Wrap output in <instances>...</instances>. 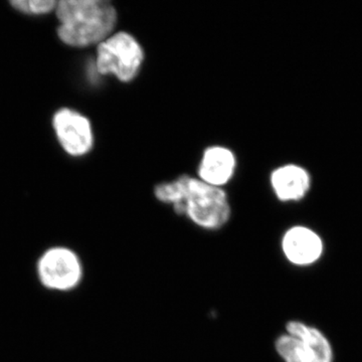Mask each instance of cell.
Here are the masks:
<instances>
[{
    "label": "cell",
    "mask_w": 362,
    "mask_h": 362,
    "mask_svg": "<svg viewBox=\"0 0 362 362\" xmlns=\"http://www.w3.org/2000/svg\"><path fill=\"white\" fill-rule=\"evenodd\" d=\"M154 195L159 202L171 204L176 214L187 216L204 230H220L232 214L225 190L189 175L160 183L154 188Z\"/></svg>",
    "instance_id": "cell-1"
},
{
    "label": "cell",
    "mask_w": 362,
    "mask_h": 362,
    "mask_svg": "<svg viewBox=\"0 0 362 362\" xmlns=\"http://www.w3.org/2000/svg\"><path fill=\"white\" fill-rule=\"evenodd\" d=\"M59 39L71 47L99 45L110 37L117 23V11L106 0H64L58 2Z\"/></svg>",
    "instance_id": "cell-2"
},
{
    "label": "cell",
    "mask_w": 362,
    "mask_h": 362,
    "mask_svg": "<svg viewBox=\"0 0 362 362\" xmlns=\"http://www.w3.org/2000/svg\"><path fill=\"white\" fill-rule=\"evenodd\" d=\"M35 277L40 289L49 294H70L78 289L85 278V266L77 250L68 245H54L35 259Z\"/></svg>",
    "instance_id": "cell-3"
},
{
    "label": "cell",
    "mask_w": 362,
    "mask_h": 362,
    "mask_svg": "<svg viewBox=\"0 0 362 362\" xmlns=\"http://www.w3.org/2000/svg\"><path fill=\"white\" fill-rule=\"evenodd\" d=\"M144 61V52L130 33L119 32L98 45L97 71L101 75L115 76L119 81L134 80Z\"/></svg>",
    "instance_id": "cell-4"
},
{
    "label": "cell",
    "mask_w": 362,
    "mask_h": 362,
    "mask_svg": "<svg viewBox=\"0 0 362 362\" xmlns=\"http://www.w3.org/2000/svg\"><path fill=\"white\" fill-rule=\"evenodd\" d=\"M54 127L59 143L71 156H84L92 148L94 138L90 121L78 112L70 109L57 112Z\"/></svg>",
    "instance_id": "cell-5"
},
{
    "label": "cell",
    "mask_w": 362,
    "mask_h": 362,
    "mask_svg": "<svg viewBox=\"0 0 362 362\" xmlns=\"http://www.w3.org/2000/svg\"><path fill=\"white\" fill-rule=\"evenodd\" d=\"M282 249L291 263L306 266L320 258L323 245L320 238L309 228L294 226L285 233Z\"/></svg>",
    "instance_id": "cell-6"
},
{
    "label": "cell",
    "mask_w": 362,
    "mask_h": 362,
    "mask_svg": "<svg viewBox=\"0 0 362 362\" xmlns=\"http://www.w3.org/2000/svg\"><path fill=\"white\" fill-rule=\"evenodd\" d=\"M235 165V154L230 149L223 146L209 147L199 164V178L213 187H223L232 180Z\"/></svg>",
    "instance_id": "cell-7"
},
{
    "label": "cell",
    "mask_w": 362,
    "mask_h": 362,
    "mask_svg": "<svg viewBox=\"0 0 362 362\" xmlns=\"http://www.w3.org/2000/svg\"><path fill=\"white\" fill-rule=\"evenodd\" d=\"M271 185L280 201H298L308 190V173L299 166H283L272 173Z\"/></svg>",
    "instance_id": "cell-8"
},
{
    "label": "cell",
    "mask_w": 362,
    "mask_h": 362,
    "mask_svg": "<svg viewBox=\"0 0 362 362\" xmlns=\"http://www.w3.org/2000/svg\"><path fill=\"white\" fill-rule=\"evenodd\" d=\"M286 329L288 334L298 338L304 343L305 346L310 352L312 361H332V350H331L329 342L320 331L297 321L288 323Z\"/></svg>",
    "instance_id": "cell-9"
},
{
    "label": "cell",
    "mask_w": 362,
    "mask_h": 362,
    "mask_svg": "<svg viewBox=\"0 0 362 362\" xmlns=\"http://www.w3.org/2000/svg\"><path fill=\"white\" fill-rule=\"evenodd\" d=\"M275 346L285 362H313L304 343L288 333L276 340Z\"/></svg>",
    "instance_id": "cell-10"
},
{
    "label": "cell",
    "mask_w": 362,
    "mask_h": 362,
    "mask_svg": "<svg viewBox=\"0 0 362 362\" xmlns=\"http://www.w3.org/2000/svg\"><path fill=\"white\" fill-rule=\"evenodd\" d=\"M11 4L25 13L45 14L56 8L58 2L54 0H16Z\"/></svg>",
    "instance_id": "cell-11"
}]
</instances>
